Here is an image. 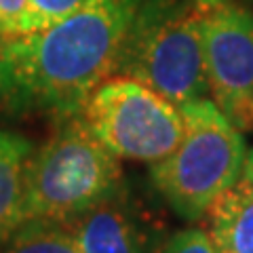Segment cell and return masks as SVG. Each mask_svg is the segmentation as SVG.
<instances>
[{
	"label": "cell",
	"instance_id": "6da1fadb",
	"mask_svg": "<svg viewBox=\"0 0 253 253\" xmlns=\"http://www.w3.org/2000/svg\"><path fill=\"white\" fill-rule=\"evenodd\" d=\"M141 0H89L49 28L0 38V108L11 114L81 116L116 72Z\"/></svg>",
	"mask_w": 253,
	"mask_h": 253
},
{
	"label": "cell",
	"instance_id": "7a4b0ae2",
	"mask_svg": "<svg viewBox=\"0 0 253 253\" xmlns=\"http://www.w3.org/2000/svg\"><path fill=\"white\" fill-rule=\"evenodd\" d=\"M179 110L184 137L169 156L150 167V177L179 217L201 219L241 181L247 146L241 131L211 99L188 101Z\"/></svg>",
	"mask_w": 253,
	"mask_h": 253
},
{
	"label": "cell",
	"instance_id": "3957f363",
	"mask_svg": "<svg viewBox=\"0 0 253 253\" xmlns=\"http://www.w3.org/2000/svg\"><path fill=\"white\" fill-rule=\"evenodd\" d=\"M116 72L181 108L207 93L203 15L196 0H141Z\"/></svg>",
	"mask_w": 253,
	"mask_h": 253
},
{
	"label": "cell",
	"instance_id": "277c9868",
	"mask_svg": "<svg viewBox=\"0 0 253 253\" xmlns=\"http://www.w3.org/2000/svg\"><path fill=\"white\" fill-rule=\"evenodd\" d=\"M123 186L118 158L101 146L81 116L66 118L26 173V221L70 224Z\"/></svg>",
	"mask_w": 253,
	"mask_h": 253
},
{
	"label": "cell",
	"instance_id": "5b68a950",
	"mask_svg": "<svg viewBox=\"0 0 253 253\" xmlns=\"http://www.w3.org/2000/svg\"><path fill=\"white\" fill-rule=\"evenodd\" d=\"M81 118L101 146L126 161L154 165L184 137L181 110L148 84L121 74L91 93Z\"/></svg>",
	"mask_w": 253,
	"mask_h": 253
},
{
	"label": "cell",
	"instance_id": "8992f818",
	"mask_svg": "<svg viewBox=\"0 0 253 253\" xmlns=\"http://www.w3.org/2000/svg\"><path fill=\"white\" fill-rule=\"evenodd\" d=\"M211 101L241 133L253 129V13L232 0H196Z\"/></svg>",
	"mask_w": 253,
	"mask_h": 253
},
{
	"label": "cell",
	"instance_id": "52a82bcc",
	"mask_svg": "<svg viewBox=\"0 0 253 253\" xmlns=\"http://www.w3.org/2000/svg\"><path fill=\"white\" fill-rule=\"evenodd\" d=\"M66 226L81 253H150L123 186Z\"/></svg>",
	"mask_w": 253,
	"mask_h": 253
},
{
	"label": "cell",
	"instance_id": "ba28073f",
	"mask_svg": "<svg viewBox=\"0 0 253 253\" xmlns=\"http://www.w3.org/2000/svg\"><path fill=\"white\" fill-rule=\"evenodd\" d=\"M32 154L34 146L23 135L0 131V243L26 224L23 196Z\"/></svg>",
	"mask_w": 253,
	"mask_h": 253
},
{
	"label": "cell",
	"instance_id": "9c48e42d",
	"mask_svg": "<svg viewBox=\"0 0 253 253\" xmlns=\"http://www.w3.org/2000/svg\"><path fill=\"white\" fill-rule=\"evenodd\" d=\"M209 236L219 253H253V186L239 181L207 211Z\"/></svg>",
	"mask_w": 253,
	"mask_h": 253
},
{
	"label": "cell",
	"instance_id": "30bf717a",
	"mask_svg": "<svg viewBox=\"0 0 253 253\" xmlns=\"http://www.w3.org/2000/svg\"><path fill=\"white\" fill-rule=\"evenodd\" d=\"M0 253H81L72 232L53 221H26L4 241Z\"/></svg>",
	"mask_w": 253,
	"mask_h": 253
},
{
	"label": "cell",
	"instance_id": "8fae6325",
	"mask_svg": "<svg viewBox=\"0 0 253 253\" xmlns=\"http://www.w3.org/2000/svg\"><path fill=\"white\" fill-rule=\"evenodd\" d=\"M89 0H30V32L49 28L72 15Z\"/></svg>",
	"mask_w": 253,
	"mask_h": 253
},
{
	"label": "cell",
	"instance_id": "7c38bea8",
	"mask_svg": "<svg viewBox=\"0 0 253 253\" xmlns=\"http://www.w3.org/2000/svg\"><path fill=\"white\" fill-rule=\"evenodd\" d=\"M154 253H219L207 230L186 228L173 232Z\"/></svg>",
	"mask_w": 253,
	"mask_h": 253
},
{
	"label": "cell",
	"instance_id": "4fadbf2b",
	"mask_svg": "<svg viewBox=\"0 0 253 253\" xmlns=\"http://www.w3.org/2000/svg\"><path fill=\"white\" fill-rule=\"evenodd\" d=\"M30 34V0H0V38Z\"/></svg>",
	"mask_w": 253,
	"mask_h": 253
},
{
	"label": "cell",
	"instance_id": "5bb4252c",
	"mask_svg": "<svg viewBox=\"0 0 253 253\" xmlns=\"http://www.w3.org/2000/svg\"><path fill=\"white\" fill-rule=\"evenodd\" d=\"M241 179L253 186V150H251V152H247V158H245V167H243Z\"/></svg>",
	"mask_w": 253,
	"mask_h": 253
}]
</instances>
